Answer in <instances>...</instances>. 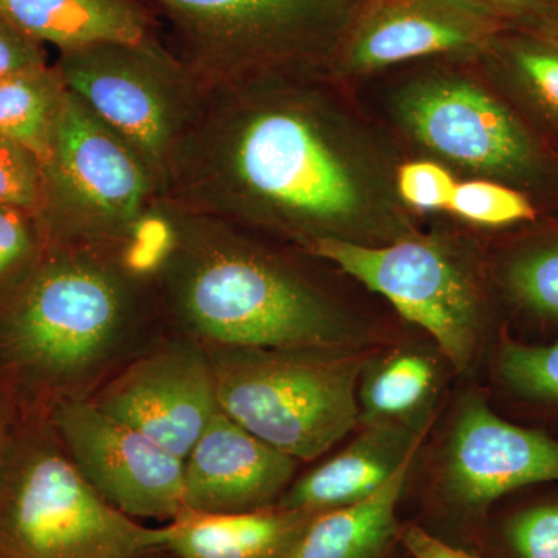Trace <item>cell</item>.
Returning <instances> with one entry per match:
<instances>
[{
	"instance_id": "6da1fadb",
	"label": "cell",
	"mask_w": 558,
	"mask_h": 558,
	"mask_svg": "<svg viewBox=\"0 0 558 558\" xmlns=\"http://www.w3.org/2000/svg\"><path fill=\"white\" fill-rule=\"evenodd\" d=\"M323 86L290 73L208 89L161 199L301 248L411 236L387 165Z\"/></svg>"
},
{
	"instance_id": "7a4b0ae2",
	"label": "cell",
	"mask_w": 558,
	"mask_h": 558,
	"mask_svg": "<svg viewBox=\"0 0 558 558\" xmlns=\"http://www.w3.org/2000/svg\"><path fill=\"white\" fill-rule=\"evenodd\" d=\"M163 207L170 238L154 284L185 337L220 349H348L355 340L336 304L253 231Z\"/></svg>"
},
{
	"instance_id": "3957f363",
	"label": "cell",
	"mask_w": 558,
	"mask_h": 558,
	"mask_svg": "<svg viewBox=\"0 0 558 558\" xmlns=\"http://www.w3.org/2000/svg\"><path fill=\"white\" fill-rule=\"evenodd\" d=\"M157 300L153 275L123 247H50L0 306V366L50 405L89 398Z\"/></svg>"
},
{
	"instance_id": "277c9868",
	"label": "cell",
	"mask_w": 558,
	"mask_h": 558,
	"mask_svg": "<svg viewBox=\"0 0 558 558\" xmlns=\"http://www.w3.org/2000/svg\"><path fill=\"white\" fill-rule=\"evenodd\" d=\"M163 550L161 527L110 506L46 421L14 429L0 469V558H140Z\"/></svg>"
},
{
	"instance_id": "5b68a950",
	"label": "cell",
	"mask_w": 558,
	"mask_h": 558,
	"mask_svg": "<svg viewBox=\"0 0 558 558\" xmlns=\"http://www.w3.org/2000/svg\"><path fill=\"white\" fill-rule=\"evenodd\" d=\"M234 422L295 461L322 457L360 422L365 359L348 349L207 348Z\"/></svg>"
},
{
	"instance_id": "8992f818",
	"label": "cell",
	"mask_w": 558,
	"mask_h": 558,
	"mask_svg": "<svg viewBox=\"0 0 558 558\" xmlns=\"http://www.w3.org/2000/svg\"><path fill=\"white\" fill-rule=\"evenodd\" d=\"M40 163L39 219L50 247H123L159 208L161 191L149 168L68 89Z\"/></svg>"
},
{
	"instance_id": "52a82bcc",
	"label": "cell",
	"mask_w": 558,
	"mask_h": 558,
	"mask_svg": "<svg viewBox=\"0 0 558 558\" xmlns=\"http://www.w3.org/2000/svg\"><path fill=\"white\" fill-rule=\"evenodd\" d=\"M208 89L322 73L340 39L343 0H150Z\"/></svg>"
},
{
	"instance_id": "ba28073f",
	"label": "cell",
	"mask_w": 558,
	"mask_h": 558,
	"mask_svg": "<svg viewBox=\"0 0 558 558\" xmlns=\"http://www.w3.org/2000/svg\"><path fill=\"white\" fill-rule=\"evenodd\" d=\"M54 69L70 94L143 160L159 183L199 119L208 87L156 38L60 51Z\"/></svg>"
},
{
	"instance_id": "9c48e42d",
	"label": "cell",
	"mask_w": 558,
	"mask_h": 558,
	"mask_svg": "<svg viewBox=\"0 0 558 558\" xmlns=\"http://www.w3.org/2000/svg\"><path fill=\"white\" fill-rule=\"evenodd\" d=\"M303 250L385 296L403 318L427 330L454 368H469L478 344L480 299L446 250L414 234L384 245L318 240Z\"/></svg>"
},
{
	"instance_id": "30bf717a",
	"label": "cell",
	"mask_w": 558,
	"mask_h": 558,
	"mask_svg": "<svg viewBox=\"0 0 558 558\" xmlns=\"http://www.w3.org/2000/svg\"><path fill=\"white\" fill-rule=\"evenodd\" d=\"M396 113L418 145L487 178L527 180L542 165L526 128L472 81L457 76L418 81L399 95Z\"/></svg>"
},
{
	"instance_id": "8fae6325",
	"label": "cell",
	"mask_w": 558,
	"mask_h": 558,
	"mask_svg": "<svg viewBox=\"0 0 558 558\" xmlns=\"http://www.w3.org/2000/svg\"><path fill=\"white\" fill-rule=\"evenodd\" d=\"M47 414L73 464L110 506L134 520L171 521L182 512V459L89 398L57 400Z\"/></svg>"
},
{
	"instance_id": "7c38bea8",
	"label": "cell",
	"mask_w": 558,
	"mask_h": 558,
	"mask_svg": "<svg viewBox=\"0 0 558 558\" xmlns=\"http://www.w3.org/2000/svg\"><path fill=\"white\" fill-rule=\"evenodd\" d=\"M89 399L182 461L220 410L207 348L189 337L130 363Z\"/></svg>"
},
{
	"instance_id": "4fadbf2b",
	"label": "cell",
	"mask_w": 558,
	"mask_h": 558,
	"mask_svg": "<svg viewBox=\"0 0 558 558\" xmlns=\"http://www.w3.org/2000/svg\"><path fill=\"white\" fill-rule=\"evenodd\" d=\"M498 13L478 0H376L328 64L343 75H363L399 62L487 46Z\"/></svg>"
},
{
	"instance_id": "5bb4252c",
	"label": "cell",
	"mask_w": 558,
	"mask_h": 558,
	"mask_svg": "<svg viewBox=\"0 0 558 558\" xmlns=\"http://www.w3.org/2000/svg\"><path fill=\"white\" fill-rule=\"evenodd\" d=\"M296 461L241 427L222 409L183 461V509L248 512L284 495Z\"/></svg>"
},
{
	"instance_id": "9a60e30c",
	"label": "cell",
	"mask_w": 558,
	"mask_h": 558,
	"mask_svg": "<svg viewBox=\"0 0 558 558\" xmlns=\"http://www.w3.org/2000/svg\"><path fill=\"white\" fill-rule=\"evenodd\" d=\"M558 481V440L517 427L481 400H470L451 436L447 483L480 506L531 484Z\"/></svg>"
},
{
	"instance_id": "2e32d148",
	"label": "cell",
	"mask_w": 558,
	"mask_h": 558,
	"mask_svg": "<svg viewBox=\"0 0 558 558\" xmlns=\"http://www.w3.org/2000/svg\"><path fill=\"white\" fill-rule=\"evenodd\" d=\"M395 424H373L362 438L337 457L301 476L282 495L279 506L317 513L369 497L402 464L422 440Z\"/></svg>"
},
{
	"instance_id": "e0dca14e",
	"label": "cell",
	"mask_w": 558,
	"mask_h": 558,
	"mask_svg": "<svg viewBox=\"0 0 558 558\" xmlns=\"http://www.w3.org/2000/svg\"><path fill=\"white\" fill-rule=\"evenodd\" d=\"M0 16L60 51L156 38L153 14L140 0H0Z\"/></svg>"
},
{
	"instance_id": "ac0fdd59",
	"label": "cell",
	"mask_w": 558,
	"mask_h": 558,
	"mask_svg": "<svg viewBox=\"0 0 558 558\" xmlns=\"http://www.w3.org/2000/svg\"><path fill=\"white\" fill-rule=\"evenodd\" d=\"M311 515L281 506L227 513L183 509L161 526L163 550L178 558H277Z\"/></svg>"
},
{
	"instance_id": "d6986e66",
	"label": "cell",
	"mask_w": 558,
	"mask_h": 558,
	"mask_svg": "<svg viewBox=\"0 0 558 558\" xmlns=\"http://www.w3.org/2000/svg\"><path fill=\"white\" fill-rule=\"evenodd\" d=\"M417 447L369 497L312 513L296 537L277 558H373L391 537L396 509L409 478Z\"/></svg>"
},
{
	"instance_id": "ffe728a7",
	"label": "cell",
	"mask_w": 558,
	"mask_h": 558,
	"mask_svg": "<svg viewBox=\"0 0 558 558\" xmlns=\"http://www.w3.org/2000/svg\"><path fill=\"white\" fill-rule=\"evenodd\" d=\"M64 95L65 86L54 65L0 78V134L43 161Z\"/></svg>"
},
{
	"instance_id": "44dd1931",
	"label": "cell",
	"mask_w": 558,
	"mask_h": 558,
	"mask_svg": "<svg viewBox=\"0 0 558 558\" xmlns=\"http://www.w3.org/2000/svg\"><path fill=\"white\" fill-rule=\"evenodd\" d=\"M432 360L417 352H398L366 374L359 388L360 421L392 424L421 409L435 387Z\"/></svg>"
},
{
	"instance_id": "7402d4cb",
	"label": "cell",
	"mask_w": 558,
	"mask_h": 558,
	"mask_svg": "<svg viewBox=\"0 0 558 558\" xmlns=\"http://www.w3.org/2000/svg\"><path fill=\"white\" fill-rule=\"evenodd\" d=\"M49 250L39 216L0 207V306L28 281Z\"/></svg>"
},
{
	"instance_id": "603a6c76",
	"label": "cell",
	"mask_w": 558,
	"mask_h": 558,
	"mask_svg": "<svg viewBox=\"0 0 558 558\" xmlns=\"http://www.w3.org/2000/svg\"><path fill=\"white\" fill-rule=\"evenodd\" d=\"M510 80L543 119L558 128V46L549 40H517L506 53Z\"/></svg>"
},
{
	"instance_id": "cb8c5ba5",
	"label": "cell",
	"mask_w": 558,
	"mask_h": 558,
	"mask_svg": "<svg viewBox=\"0 0 558 558\" xmlns=\"http://www.w3.org/2000/svg\"><path fill=\"white\" fill-rule=\"evenodd\" d=\"M449 211L484 227L513 226L537 216L526 194L490 179L458 183Z\"/></svg>"
},
{
	"instance_id": "d4e9b609",
	"label": "cell",
	"mask_w": 558,
	"mask_h": 558,
	"mask_svg": "<svg viewBox=\"0 0 558 558\" xmlns=\"http://www.w3.org/2000/svg\"><path fill=\"white\" fill-rule=\"evenodd\" d=\"M508 282L524 306L558 318V241L520 255L510 264Z\"/></svg>"
},
{
	"instance_id": "484cf974",
	"label": "cell",
	"mask_w": 558,
	"mask_h": 558,
	"mask_svg": "<svg viewBox=\"0 0 558 558\" xmlns=\"http://www.w3.org/2000/svg\"><path fill=\"white\" fill-rule=\"evenodd\" d=\"M499 373L520 395L558 402V343H509L499 355Z\"/></svg>"
},
{
	"instance_id": "4316f807",
	"label": "cell",
	"mask_w": 558,
	"mask_h": 558,
	"mask_svg": "<svg viewBox=\"0 0 558 558\" xmlns=\"http://www.w3.org/2000/svg\"><path fill=\"white\" fill-rule=\"evenodd\" d=\"M0 207L39 216L44 207L43 163L36 154L0 134Z\"/></svg>"
},
{
	"instance_id": "83f0119b",
	"label": "cell",
	"mask_w": 558,
	"mask_h": 558,
	"mask_svg": "<svg viewBox=\"0 0 558 558\" xmlns=\"http://www.w3.org/2000/svg\"><path fill=\"white\" fill-rule=\"evenodd\" d=\"M457 186L451 172L435 161H409L396 171L400 202L418 211L449 209Z\"/></svg>"
},
{
	"instance_id": "f1b7e54d",
	"label": "cell",
	"mask_w": 558,
	"mask_h": 558,
	"mask_svg": "<svg viewBox=\"0 0 558 558\" xmlns=\"http://www.w3.org/2000/svg\"><path fill=\"white\" fill-rule=\"evenodd\" d=\"M509 538L521 558H558V505L520 513L510 523Z\"/></svg>"
},
{
	"instance_id": "f546056e",
	"label": "cell",
	"mask_w": 558,
	"mask_h": 558,
	"mask_svg": "<svg viewBox=\"0 0 558 558\" xmlns=\"http://www.w3.org/2000/svg\"><path fill=\"white\" fill-rule=\"evenodd\" d=\"M46 65L49 62L43 44L0 16V78Z\"/></svg>"
},
{
	"instance_id": "4dcf8cb0",
	"label": "cell",
	"mask_w": 558,
	"mask_h": 558,
	"mask_svg": "<svg viewBox=\"0 0 558 558\" xmlns=\"http://www.w3.org/2000/svg\"><path fill=\"white\" fill-rule=\"evenodd\" d=\"M403 542L414 558H475L433 537L424 529H409L403 535Z\"/></svg>"
},
{
	"instance_id": "1f68e13d",
	"label": "cell",
	"mask_w": 558,
	"mask_h": 558,
	"mask_svg": "<svg viewBox=\"0 0 558 558\" xmlns=\"http://www.w3.org/2000/svg\"><path fill=\"white\" fill-rule=\"evenodd\" d=\"M14 429L11 427V411L9 400L0 389V469L5 461L7 451L10 449L11 439H13Z\"/></svg>"
},
{
	"instance_id": "d6a6232c",
	"label": "cell",
	"mask_w": 558,
	"mask_h": 558,
	"mask_svg": "<svg viewBox=\"0 0 558 558\" xmlns=\"http://www.w3.org/2000/svg\"><path fill=\"white\" fill-rule=\"evenodd\" d=\"M484 5L490 7L492 10H506V11H526V10H542L549 5L554 0H478Z\"/></svg>"
},
{
	"instance_id": "836d02e7",
	"label": "cell",
	"mask_w": 558,
	"mask_h": 558,
	"mask_svg": "<svg viewBox=\"0 0 558 558\" xmlns=\"http://www.w3.org/2000/svg\"><path fill=\"white\" fill-rule=\"evenodd\" d=\"M538 36L558 46V25L545 24V27L539 31Z\"/></svg>"
},
{
	"instance_id": "e575fe53",
	"label": "cell",
	"mask_w": 558,
	"mask_h": 558,
	"mask_svg": "<svg viewBox=\"0 0 558 558\" xmlns=\"http://www.w3.org/2000/svg\"><path fill=\"white\" fill-rule=\"evenodd\" d=\"M539 11L548 16V21H545V24L558 25V0H554V2H550L549 5Z\"/></svg>"
},
{
	"instance_id": "d590c367",
	"label": "cell",
	"mask_w": 558,
	"mask_h": 558,
	"mask_svg": "<svg viewBox=\"0 0 558 558\" xmlns=\"http://www.w3.org/2000/svg\"><path fill=\"white\" fill-rule=\"evenodd\" d=\"M140 558H178L172 556V554L168 553V550H156V553H150L148 556H143Z\"/></svg>"
}]
</instances>
